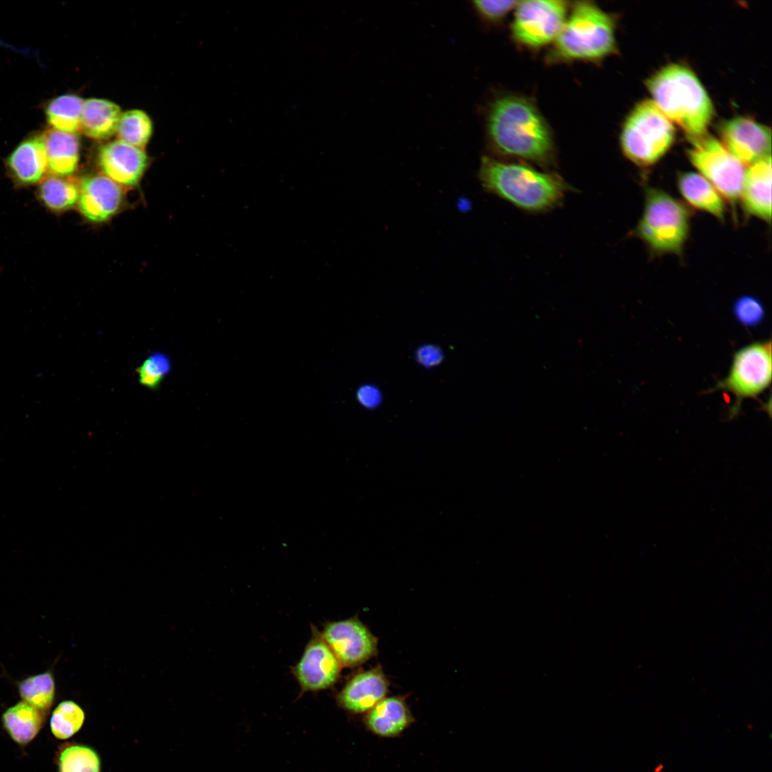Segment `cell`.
Instances as JSON below:
<instances>
[{
    "label": "cell",
    "mask_w": 772,
    "mask_h": 772,
    "mask_svg": "<svg viewBox=\"0 0 772 772\" xmlns=\"http://www.w3.org/2000/svg\"><path fill=\"white\" fill-rule=\"evenodd\" d=\"M486 134L493 152L500 156L548 167L553 163L552 131L529 99L507 94L495 99L486 114Z\"/></svg>",
    "instance_id": "1"
},
{
    "label": "cell",
    "mask_w": 772,
    "mask_h": 772,
    "mask_svg": "<svg viewBox=\"0 0 772 772\" xmlns=\"http://www.w3.org/2000/svg\"><path fill=\"white\" fill-rule=\"evenodd\" d=\"M478 177L484 189L531 213L559 206L571 187L558 174L489 156L481 159Z\"/></svg>",
    "instance_id": "2"
},
{
    "label": "cell",
    "mask_w": 772,
    "mask_h": 772,
    "mask_svg": "<svg viewBox=\"0 0 772 772\" xmlns=\"http://www.w3.org/2000/svg\"><path fill=\"white\" fill-rule=\"evenodd\" d=\"M646 86L668 119L695 138L706 133L714 107L696 74L683 64H668L652 74Z\"/></svg>",
    "instance_id": "3"
},
{
    "label": "cell",
    "mask_w": 772,
    "mask_h": 772,
    "mask_svg": "<svg viewBox=\"0 0 772 772\" xmlns=\"http://www.w3.org/2000/svg\"><path fill=\"white\" fill-rule=\"evenodd\" d=\"M615 29L610 14L592 1H576L552 44L548 61H600L617 51Z\"/></svg>",
    "instance_id": "4"
},
{
    "label": "cell",
    "mask_w": 772,
    "mask_h": 772,
    "mask_svg": "<svg viewBox=\"0 0 772 772\" xmlns=\"http://www.w3.org/2000/svg\"><path fill=\"white\" fill-rule=\"evenodd\" d=\"M690 217L683 203L663 190L650 187L634 234L655 254L680 255L688 236Z\"/></svg>",
    "instance_id": "5"
},
{
    "label": "cell",
    "mask_w": 772,
    "mask_h": 772,
    "mask_svg": "<svg viewBox=\"0 0 772 772\" xmlns=\"http://www.w3.org/2000/svg\"><path fill=\"white\" fill-rule=\"evenodd\" d=\"M673 122L652 99H644L631 109L620 134L624 156L640 167H650L669 150L675 139Z\"/></svg>",
    "instance_id": "6"
},
{
    "label": "cell",
    "mask_w": 772,
    "mask_h": 772,
    "mask_svg": "<svg viewBox=\"0 0 772 772\" xmlns=\"http://www.w3.org/2000/svg\"><path fill=\"white\" fill-rule=\"evenodd\" d=\"M771 366V340L751 343L734 354L727 376L712 388L733 395L728 417L738 415L744 399L756 398L769 387Z\"/></svg>",
    "instance_id": "7"
},
{
    "label": "cell",
    "mask_w": 772,
    "mask_h": 772,
    "mask_svg": "<svg viewBox=\"0 0 772 772\" xmlns=\"http://www.w3.org/2000/svg\"><path fill=\"white\" fill-rule=\"evenodd\" d=\"M687 156L699 171L731 204L740 198L746 169L719 142L707 133L691 138Z\"/></svg>",
    "instance_id": "8"
},
{
    "label": "cell",
    "mask_w": 772,
    "mask_h": 772,
    "mask_svg": "<svg viewBox=\"0 0 772 772\" xmlns=\"http://www.w3.org/2000/svg\"><path fill=\"white\" fill-rule=\"evenodd\" d=\"M569 9L565 1H518L511 24L514 41L530 49L552 44L563 26Z\"/></svg>",
    "instance_id": "9"
},
{
    "label": "cell",
    "mask_w": 772,
    "mask_h": 772,
    "mask_svg": "<svg viewBox=\"0 0 772 772\" xmlns=\"http://www.w3.org/2000/svg\"><path fill=\"white\" fill-rule=\"evenodd\" d=\"M342 665L316 627L292 673L302 692H317L332 687L340 678Z\"/></svg>",
    "instance_id": "10"
},
{
    "label": "cell",
    "mask_w": 772,
    "mask_h": 772,
    "mask_svg": "<svg viewBox=\"0 0 772 772\" xmlns=\"http://www.w3.org/2000/svg\"><path fill=\"white\" fill-rule=\"evenodd\" d=\"M320 633L342 666L359 665L377 653V639L356 618L327 623Z\"/></svg>",
    "instance_id": "11"
},
{
    "label": "cell",
    "mask_w": 772,
    "mask_h": 772,
    "mask_svg": "<svg viewBox=\"0 0 772 772\" xmlns=\"http://www.w3.org/2000/svg\"><path fill=\"white\" fill-rule=\"evenodd\" d=\"M721 142L742 164H751L771 156L769 127L747 117H735L720 126Z\"/></svg>",
    "instance_id": "12"
},
{
    "label": "cell",
    "mask_w": 772,
    "mask_h": 772,
    "mask_svg": "<svg viewBox=\"0 0 772 772\" xmlns=\"http://www.w3.org/2000/svg\"><path fill=\"white\" fill-rule=\"evenodd\" d=\"M98 162L104 175L121 187H134L140 182L148 166L145 152L121 140L103 145Z\"/></svg>",
    "instance_id": "13"
},
{
    "label": "cell",
    "mask_w": 772,
    "mask_h": 772,
    "mask_svg": "<svg viewBox=\"0 0 772 772\" xmlns=\"http://www.w3.org/2000/svg\"><path fill=\"white\" fill-rule=\"evenodd\" d=\"M123 201L122 187L104 174L88 177L79 184V212L92 222L108 220L117 212Z\"/></svg>",
    "instance_id": "14"
},
{
    "label": "cell",
    "mask_w": 772,
    "mask_h": 772,
    "mask_svg": "<svg viewBox=\"0 0 772 772\" xmlns=\"http://www.w3.org/2000/svg\"><path fill=\"white\" fill-rule=\"evenodd\" d=\"M388 686V680L381 668L360 672L348 680L337 694V703L352 713L368 712L385 698Z\"/></svg>",
    "instance_id": "15"
},
{
    "label": "cell",
    "mask_w": 772,
    "mask_h": 772,
    "mask_svg": "<svg viewBox=\"0 0 772 772\" xmlns=\"http://www.w3.org/2000/svg\"><path fill=\"white\" fill-rule=\"evenodd\" d=\"M740 198L746 212L770 223L771 219V157L746 169Z\"/></svg>",
    "instance_id": "16"
},
{
    "label": "cell",
    "mask_w": 772,
    "mask_h": 772,
    "mask_svg": "<svg viewBox=\"0 0 772 772\" xmlns=\"http://www.w3.org/2000/svg\"><path fill=\"white\" fill-rule=\"evenodd\" d=\"M6 166L18 184L29 186L41 182L48 172L42 137H31L21 142L8 157Z\"/></svg>",
    "instance_id": "17"
},
{
    "label": "cell",
    "mask_w": 772,
    "mask_h": 772,
    "mask_svg": "<svg viewBox=\"0 0 772 772\" xmlns=\"http://www.w3.org/2000/svg\"><path fill=\"white\" fill-rule=\"evenodd\" d=\"M50 175L69 177L76 170L79 140L76 134L51 129L42 137Z\"/></svg>",
    "instance_id": "18"
},
{
    "label": "cell",
    "mask_w": 772,
    "mask_h": 772,
    "mask_svg": "<svg viewBox=\"0 0 772 772\" xmlns=\"http://www.w3.org/2000/svg\"><path fill=\"white\" fill-rule=\"evenodd\" d=\"M365 725L373 733L382 737L400 735L414 719L405 699L385 698L373 707L365 717Z\"/></svg>",
    "instance_id": "19"
},
{
    "label": "cell",
    "mask_w": 772,
    "mask_h": 772,
    "mask_svg": "<svg viewBox=\"0 0 772 772\" xmlns=\"http://www.w3.org/2000/svg\"><path fill=\"white\" fill-rule=\"evenodd\" d=\"M677 187L691 207L706 212L720 221L724 219L726 207L722 196L701 174L693 172H681L677 177Z\"/></svg>",
    "instance_id": "20"
},
{
    "label": "cell",
    "mask_w": 772,
    "mask_h": 772,
    "mask_svg": "<svg viewBox=\"0 0 772 772\" xmlns=\"http://www.w3.org/2000/svg\"><path fill=\"white\" fill-rule=\"evenodd\" d=\"M121 115V109L114 102L104 99H88L83 104L81 132L92 139H108L116 133Z\"/></svg>",
    "instance_id": "21"
},
{
    "label": "cell",
    "mask_w": 772,
    "mask_h": 772,
    "mask_svg": "<svg viewBox=\"0 0 772 772\" xmlns=\"http://www.w3.org/2000/svg\"><path fill=\"white\" fill-rule=\"evenodd\" d=\"M1 720L9 736L18 744L25 745L33 740L41 728L44 712L21 701L6 709Z\"/></svg>",
    "instance_id": "22"
},
{
    "label": "cell",
    "mask_w": 772,
    "mask_h": 772,
    "mask_svg": "<svg viewBox=\"0 0 772 772\" xmlns=\"http://www.w3.org/2000/svg\"><path fill=\"white\" fill-rule=\"evenodd\" d=\"M37 194L47 209L54 212H63L77 204L79 185L68 177L50 175L41 180Z\"/></svg>",
    "instance_id": "23"
},
{
    "label": "cell",
    "mask_w": 772,
    "mask_h": 772,
    "mask_svg": "<svg viewBox=\"0 0 772 772\" xmlns=\"http://www.w3.org/2000/svg\"><path fill=\"white\" fill-rule=\"evenodd\" d=\"M84 100L75 94H64L52 99L46 106L49 124L55 129L76 134L81 132Z\"/></svg>",
    "instance_id": "24"
},
{
    "label": "cell",
    "mask_w": 772,
    "mask_h": 772,
    "mask_svg": "<svg viewBox=\"0 0 772 772\" xmlns=\"http://www.w3.org/2000/svg\"><path fill=\"white\" fill-rule=\"evenodd\" d=\"M23 701L44 712L52 706L55 698V682L53 673L46 671L31 676L18 683Z\"/></svg>",
    "instance_id": "25"
},
{
    "label": "cell",
    "mask_w": 772,
    "mask_h": 772,
    "mask_svg": "<svg viewBox=\"0 0 772 772\" xmlns=\"http://www.w3.org/2000/svg\"><path fill=\"white\" fill-rule=\"evenodd\" d=\"M153 131L150 117L142 110L131 109L122 113L117 129L118 139L143 149Z\"/></svg>",
    "instance_id": "26"
},
{
    "label": "cell",
    "mask_w": 772,
    "mask_h": 772,
    "mask_svg": "<svg viewBox=\"0 0 772 772\" xmlns=\"http://www.w3.org/2000/svg\"><path fill=\"white\" fill-rule=\"evenodd\" d=\"M59 772H100L101 763L97 753L82 744H68L58 755Z\"/></svg>",
    "instance_id": "27"
},
{
    "label": "cell",
    "mask_w": 772,
    "mask_h": 772,
    "mask_svg": "<svg viewBox=\"0 0 772 772\" xmlns=\"http://www.w3.org/2000/svg\"><path fill=\"white\" fill-rule=\"evenodd\" d=\"M85 719L82 708L72 701L61 702L52 713L50 728L58 739L69 738L81 728Z\"/></svg>",
    "instance_id": "28"
},
{
    "label": "cell",
    "mask_w": 772,
    "mask_h": 772,
    "mask_svg": "<svg viewBox=\"0 0 772 772\" xmlns=\"http://www.w3.org/2000/svg\"><path fill=\"white\" fill-rule=\"evenodd\" d=\"M171 370L169 357L162 352H154L137 367L138 381L143 387L154 390L159 387Z\"/></svg>",
    "instance_id": "29"
},
{
    "label": "cell",
    "mask_w": 772,
    "mask_h": 772,
    "mask_svg": "<svg viewBox=\"0 0 772 772\" xmlns=\"http://www.w3.org/2000/svg\"><path fill=\"white\" fill-rule=\"evenodd\" d=\"M733 313L736 320L747 327L759 325L764 319L763 304L756 297L743 295L736 299L733 305Z\"/></svg>",
    "instance_id": "30"
},
{
    "label": "cell",
    "mask_w": 772,
    "mask_h": 772,
    "mask_svg": "<svg viewBox=\"0 0 772 772\" xmlns=\"http://www.w3.org/2000/svg\"><path fill=\"white\" fill-rule=\"evenodd\" d=\"M519 1L478 0L472 1V6L477 16L485 22L495 24L514 11Z\"/></svg>",
    "instance_id": "31"
},
{
    "label": "cell",
    "mask_w": 772,
    "mask_h": 772,
    "mask_svg": "<svg viewBox=\"0 0 772 772\" xmlns=\"http://www.w3.org/2000/svg\"><path fill=\"white\" fill-rule=\"evenodd\" d=\"M415 357L417 361L425 367L437 366L443 360L442 350L433 345H425L419 347Z\"/></svg>",
    "instance_id": "32"
},
{
    "label": "cell",
    "mask_w": 772,
    "mask_h": 772,
    "mask_svg": "<svg viewBox=\"0 0 772 772\" xmlns=\"http://www.w3.org/2000/svg\"><path fill=\"white\" fill-rule=\"evenodd\" d=\"M357 397L362 406L370 409L379 405L382 400L380 390L376 387L370 385H365L360 387Z\"/></svg>",
    "instance_id": "33"
}]
</instances>
